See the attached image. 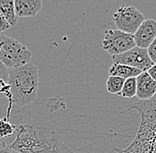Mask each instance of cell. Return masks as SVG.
I'll list each match as a JSON object with an SVG mask.
<instances>
[{"instance_id": "cell-21", "label": "cell", "mask_w": 156, "mask_h": 153, "mask_svg": "<svg viewBox=\"0 0 156 153\" xmlns=\"http://www.w3.org/2000/svg\"><path fill=\"white\" fill-rule=\"evenodd\" d=\"M67 153H75V152H74V151H72V150H71V151H69V152H67Z\"/></svg>"}, {"instance_id": "cell-7", "label": "cell", "mask_w": 156, "mask_h": 153, "mask_svg": "<svg viewBox=\"0 0 156 153\" xmlns=\"http://www.w3.org/2000/svg\"><path fill=\"white\" fill-rule=\"evenodd\" d=\"M112 60L114 63L134 67L142 72H146L154 65L148 56L147 50L139 48L137 46L121 55L112 56Z\"/></svg>"}, {"instance_id": "cell-19", "label": "cell", "mask_w": 156, "mask_h": 153, "mask_svg": "<svg viewBox=\"0 0 156 153\" xmlns=\"http://www.w3.org/2000/svg\"><path fill=\"white\" fill-rule=\"evenodd\" d=\"M0 153H19L10 148L9 145L5 144H0Z\"/></svg>"}, {"instance_id": "cell-1", "label": "cell", "mask_w": 156, "mask_h": 153, "mask_svg": "<svg viewBox=\"0 0 156 153\" xmlns=\"http://www.w3.org/2000/svg\"><path fill=\"white\" fill-rule=\"evenodd\" d=\"M10 148L19 153H67L71 151L55 131L20 123Z\"/></svg>"}, {"instance_id": "cell-16", "label": "cell", "mask_w": 156, "mask_h": 153, "mask_svg": "<svg viewBox=\"0 0 156 153\" xmlns=\"http://www.w3.org/2000/svg\"><path fill=\"white\" fill-rule=\"evenodd\" d=\"M9 80V69L0 61V82L8 83Z\"/></svg>"}, {"instance_id": "cell-17", "label": "cell", "mask_w": 156, "mask_h": 153, "mask_svg": "<svg viewBox=\"0 0 156 153\" xmlns=\"http://www.w3.org/2000/svg\"><path fill=\"white\" fill-rule=\"evenodd\" d=\"M146 50H147L148 56L152 60V62L154 64H156V38L154 40V42L150 44V46Z\"/></svg>"}, {"instance_id": "cell-4", "label": "cell", "mask_w": 156, "mask_h": 153, "mask_svg": "<svg viewBox=\"0 0 156 153\" xmlns=\"http://www.w3.org/2000/svg\"><path fill=\"white\" fill-rule=\"evenodd\" d=\"M32 52L18 40L0 35V61L12 69L30 63Z\"/></svg>"}, {"instance_id": "cell-11", "label": "cell", "mask_w": 156, "mask_h": 153, "mask_svg": "<svg viewBox=\"0 0 156 153\" xmlns=\"http://www.w3.org/2000/svg\"><path fill=\"white\" fill-rule=\"evenodd\" d=\"M142 73H143L142 71L136 68L129 67L126 65L118 64V63H113V65L108 69L109 76L120 77L124 80L129 79V78H136Z\"/></svg>"}, {"instance_id": "cell-13", "label": "cell", "mask_w": 156, "mask_h": 153, "mask_svg": "<svg viewBox=\"0 0 156 153\" xmlns=\"http://www.w3.org/2000/svg\"><path fill=\"white\" fill-rule=\"evenodd\" d=\"M125 80L116 76H109L107 80V90L108 93L118 95L121 93Z\"/></svg>"}, {"instance_id": "cell-15", "label": "cell", "mask_w": 156, "mask_h": 153, "mask_svg": "<svg viewBox=\"0 0 156 153\" xmlns=\"http://www.w3.org/2000/svg\"><path fill=\"white\" fill-rule=\"evenodd\" d=\"M16 131V127L12 125L9 120V118L6 116L3 119H0V138L12 136Z\"/></svg>"}, {"instance_id": "cell-10", "label": "cell", "mask_w": 156, "mask_h": 153, "mask_svg": "<svg viewBox=\"0 0 156 153\" xmlns=\"http://www.w3.org/2000/svg\"><path fill=\"white\" fill-rule=\"evenodd\" d=\"M14 8L17 17H35L43 8L41 0H14Z\"/></svg>"}, {"instance_id": "cell-9", "label": "cell", "mask_w": 156, "mask_h": 153, "mask_svg": "<svg viewBox=\"0 0 156 153\" xmlns=\"http://www.w3.org/2000/svg\"><path fill=\"white\" fill-rule=\"evenodd\" d=\"M156 93V82L146 72L136 77V96L141 101L153 98Z\"/></svg>"}, {"instance_id": "cell-3", "label": "cell", "mask_w": 156, "mask_h": 153, "mask_svg": "<svg viewBox=\"0 0 156 153\" xmlns=\"http://www.w3.org/2000/svg\"><path fill=\"white\" fill-rule=\"evenodd\" d=\"M10 94L12 103L26 106L34 102L37 96L39 73L32 63L9 69Z\"/></svg>"}, {"instance_id": "cell-20", "label": "cell", "mask_w": 156, "mask_h": 153, "mask_svg": "<svg viewBox=\"0 0 156 153\" xmlns=\"http://www.w3.org/2000/svg\"><path fill=\"white\" fill-rule=\"evenodd\" d=\"M146 73L149 75V76L151 77L154 82H156V64H154L152 67H150L147 71H146Z\"/></svg>"}, {"instance_id": "cell-2", "label": "cell", "mask_w": 156, "mask_h": 153, "mask_svg": "<svg viewBox=\"0 0 156 153\" xmlns=\"http://www.w3.org/2000/svg\"><path fill=\"white\" fill-rule=\"evenodd\" d=\"M133 110L137 111L141 117L136 138L126 150L119 151L115 148V151L118 153H156V100L135 103L120 114Z\"/></svg>"}, {"instance_id": "cell-8", "label": "cell", "mask_w": 156, "mask_h": 153, "mask_svg": "<svg viewBox=\"0 0 156 153\" xmlns=\"http://www.w3.org/2000/svg\"><path fill=\"white\" fill-rule=\"evenodd\" d=\"M136 46L147 49L156 38V20L145 19L133 35Z\"/></svg>"}, {"instance_id": "cell-18", "label": "cell", "mask_w": 156, "mask_h": 153, "mask_svg": "<svg viewBox=\"0 0 156 153\" xmlns=\"http://www.w3.org/2000/svg\"><path fill=\"white\" fill-rule=\"evenodd\" d=\"M10 28H11V26L9 23L0 14V34L5 31H7Z\"/></svg>"}, {"instance_id": "cell-6", "label": "cell", "mask_w": 156, "mask_h": 153, "mask_svg": "<svg viewBox=\"0 0 156 153\" xmlns=\"http://www.w3.org/2000/svg\"><path fill=\"white\" fill-rule=\"evenodd\" d=\"M113 20L118 30L134 35L145 20L144 14L134 6L121 5L113 15Z\"/></svg>"}, {"instance_id": "cell-5", "label": "cell", "mask_w": 156, "mask_h": 153, "mask_svg": "<svg viewBox=\"0 0 156 153\" xmlns=\"http://www.w3.org/2000/svg\"><path fill=\"white\" fill-rule=\"evenodd\" d=\"M136 47L133 35L127 34L118 29L106 30L102 40V48L112 56L121 55Z\"/></svg>"}, {"instance_id": "cell-14", "label": "cell", "mask_w": 156, "mask_h": 153, "mask_svg": "<svg viewBox=\"0 0 156 153\" xmlns=\"http://www.w3.org/2000/svg\"><path fill=\"white\" fill-rule=\"evenodd\" d=\"M119 96L129 99L136 96V78H129L125 80L122 89Z\"/></svg>"}, {"instance_id": "cell-12", "label": "cell", "mask_w": 156, "mask_h": 153, "mask_svg": "<svg viewBox=\"0 0 156 153\" xmlns=\"http://www.w3.org/2000/svg\"><path fill=\"white\" fill-rule=\"evenodd\" d=\"M0 14L9 23L11 27L17 24L18 17L15 12L13 0H0Z\"/></svg>"}]
</instances>
